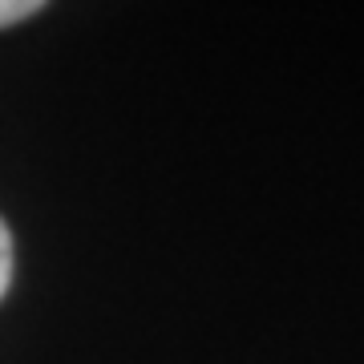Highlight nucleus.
Listing matches in <instances>:
<instances>
[{"label": "nucleus", "mask_w": 364, "mask_h": 364, "mask_svg": "<svg viewBox=\"0 0 364 364\" xmlns=\"http://www.w3.org/2000/svg\"><path fill=\"white\" fill-rule=\"evenodd\" d=\"M41 4L37 0H0V28L16 25V21H25V16H33Z\"/></svg>", "instance_id": "f03ea898"}, {"label": "nucleus", "mask_w": 364, "mask_h": 364, "mask_svg": "<svg viewBox=\"0 0 364 364\" xmlns=\"http://www.w3.org/2000/svg\"><path fill=\"white\" fill-rule=\"evenodd\" d=\"M9 284H13V235L0 219V296L9 291Z\"/></svg>", "instance_id": "f257e3e1"}]
</instances>
